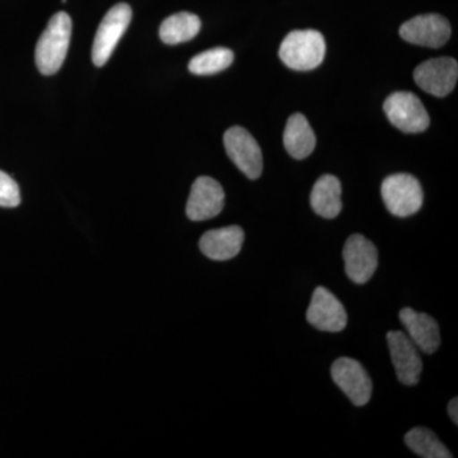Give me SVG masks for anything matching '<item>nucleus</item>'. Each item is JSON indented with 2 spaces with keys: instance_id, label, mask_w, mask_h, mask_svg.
Segmentation results:
<instances>
[{
  "instance_id": "14",
  "label": "nucleus",
  "mask_w": 458,
  "mask_h": 458,
  "mask_svg": "<svg viewBox=\"0 0 458 458\" xmlns=\"http://www.w3.org/2000/svg\"><path fill=\"white\" fill-rule=\"evenodd\" d=\"M245 233L238 225L208 231L200 238L199 247L210 260L225 261L236 258L242 249Z\"/></svg>"
},
{
  "instance_id": "7",
  "label": "nucleus",
  "mask_w": 458,
  "mask_h": 458,
  "mask_svg": "<svg viewBox=\"0 0 458 458\" xmlns=\"http://www.w3.org/2000/svg\"><path fill=\"white\" fill-rule=\"evenodd\" d=\"M331 377L352 405L364 406L372 397V379L360 361L352 358H339L331 366Z\"/></svg>"
},
{
  "instance_id": "12",
  "label": "nucleus",
  "mask_w": 458,
  "mask_h": 458,
  "mask_svg": "<svg viewBox=\"0 0 458 458\" xmlns=\"http://www.w3.org/2000/svg\"><path fill=\"white\" fill-rule=\"evenodd\" d=\"M400 36L419 47H442L451 38V25L439 14H421L400 27Z\"/></svg>"
},
{
  "instance_id": "20",
  "label": "nucleus",
  "mask_w": 458,
  "mask_h": 458,
  "mask_svg": "<svg viewBox=\"0 0 458 458\" xmlns=\"http://www.w3.org/2000/svg\"><path fill=\"white\" fill-rule=\"evenodd\" d=\"M233 60V51L227 47H216L192 57L189 63V71L197 75L216 74L229 68Z\"/></svg>"
},
{
  "instance_id": "15",
  "label": "nucleus",
  "mask_w": 458,
  "mask_h": 458,
  "mask_svg": "<svg viewBox=\"0 0 458 458\" xmlns=\"http://www.w3.org/2000/svg\"><path fill=\"white\" fill-rule=\"evenodd\" d=\"M400 321L406 328L410 339L418 346L419 351L426 354H434L441 345V333L436 319L427 313L414 311L412 309H403L400 311Z\"/></svg>"
},
{
  "instance_id": "2",
  "label": "nucleus",
  "mask_w": 458,
  "mask_h": 458,
  "mask_svg": "<svg viewBox=\"0 0 458 458\" xmlns=\"http://www.w3.org/2000/svg\"><path fill=\"white\" fill-rule=\"evenodd\" d=\"M327 42L315 30L293 31L280 45L279 57L288 68L307 72L318 68L324 62Z\"/></svg>"
},
{
  "instance_id": "5",
  "label": "nucleus",
  "mask_w": 458,
  "mask_h": 458,
  "mask_svg": "<svg viewBox=\"0 0 458 458\" xmlns=\"http://www.w3.org/2000/svg\"><path fill=\"white\" fill-rule=\"evenodd\" d=\"M132 11L125 3L114 5L102 20L92 47V62L104 66L113 55L117 42L131 25Z\"/></svg>"
},
{
  "instance_id": "19",
  "label": "nucleus",
  "mask_w": 458,
  "mask_h": 458,
  "mask_svg": "<svg viewBox=\"0 0 458 458\" xmlns=\"http://www.w3.org/2000/svg\"><path fill=\"white\" fill-rule=\"evenodd\" d=\"M405 443L410 450L423 458L452 457V454L447 450V447L428 428L418 427L409 430L405 436Z\"/></svg>"
},
{
  "instance_id": "1",
  "label": "nucleus",
  "mask_w": 458,
  "mask_h": 458,
  "mask_svg": "<svg viewBox=\"0 0 458 458\" xmlns=\"http://www.w3.org/2000/svg\"><path fill=\"white\" fill-rule=\"evenodd\" d=\"M72 38V20L65 12L54 14L36 47L35 59L44 75L55 74L64 63Z\"/></svg>"
},
{
  "instance_id": "9",
  "label": "nucleus",
  "mask_w": 458,
  "mask_h": 458,
  "mask_svg": "<svg viewBox=\"0 0 458 458\" xmlns=\"http://www.w3.org/2000/svg\"><path fill=\"white\" fill-rule=\"evenodd\" d=\"M345 273L355 284H364L375 276L378 267V251L375 243L361 234H352L343 250Z\"/></svg>"
},
{
  "instance_id": "11",
  "label": "nucleus",
  "mask_w": 458,
  "mask_h": 458,
  "mask_svg": "<svg viewBox=\"0 0 458 458\" xmlns=\"http://www.w3.org/2000/svg\"><path fill=\"white\" fill-rule=\"evenodd\" d=\"M307 321L318 330L340 333L348 324V313L335 295L325 286H318L307 310Z\"/></svg>"
},
{
  "instance_id": "8",
  "label": "nucleus",
  "mask_w": 458,
  "mask_h": 458,
  "mask_svg": "<svg viewBox=\"0 0 458 458\" xmlns=\"http://www.w3.org/2000/svg\"><path fill=\"white\" fill-rule=\"evenodd\" d=\"M386 339L397 379L405 386L418 385L423 372V360L418 346L403 331H388Z\"/></svg>"
},
{
  "instance_id": "10",
  "label": "nucleus",
  "mask_w": 458,
  "mask_h": 458,
  "mask_svg": "<svg viewBox=\"0 0 458 458\" xmlns=\"http://www.w3.org/2000/svg\"><path fill=\"white\" fill-rule=\"evenodd\" d=\"M458 64L454 57H437L415 69L414 80L421 89L436 98H445L456 87Z\"/></svg>"
},
{
  "instance_id": "6",
  "label": "nucleus",
  "mask_w": 458,
  "mask_h": 458,
  "mask_svg": "<svg viewBox=\"0 0 458 458\" xmlns=\"http://www.w3.org/2000/svg\"><path fill=\"white\" fill-rule=\"evenodd\" d=\"M225 152L250 180H256L262 174V153L255 138L246 129L233 126L225 134Z\"/></svg>"
},
{
  "instance_id": "3",
  "label": "nucleus",
  "mask_w": 458,
  "mask_h": 458,
  "mask_svg": "<svg viewBox=\"0 0 458 458\" xmlns=\"http://www.w3.org/2000/svg\"><path fill=\"white\" fill-rule=\"evenodd\" d=\"M381 195L388 212L400 218L412 216L423 207V189L412 174H396L386 177Z\"/></svg>"
},
{
  "instance_id": "21",
  "label": "nucleus",
  "mask_w": 458,
  "mask_h": 458,
  "mask_svg": "<svg viewBox=\"0 0 458 458\" xmlns=\"http://www.w3.org/2000/svg\"><path fill=\"white\" fill-rule=\"evenodd\" d=\"M21 203V192L16 181L0 171V207L16 208Z\"/></svg>"
},
{
  "instance_id": "13",
  "label": "nucleus",
  "mask_w": 458,
  "mask_h": 458,
  "mask_svg": "<svg viewBox=\"0 0 458 458\" xmlns=\"http://www.w3.org/2000/svg\"><path fill=\"white\" fill-rule=\"evenodd\" d=\"M225 190L218 181L201 176L192 183L186 214L194 222L207 221L221 214L225 208Z\"/></svg>"
},
{
  "instance_id": "17",
  "label": "nucleus",
  "mask_w": 458,
  "mask_h": 458,
  "mask_svg": "<svg viewBox=\"0 0 458 458\" xmlns=\"http://www.w3.org/2000/svg\"><path fill=\"white\" fill-rule=\"evenodd\" d=\"M284 146L286 152L295 159L307 158L315 150V131L304 114H294L289 117L284 131Z\"/></svg>"
},
{
  "instance_id": "4",
  "label": "nucleus",
  "mask_w": 458,
  "mask_h": 458,
  "mask_svg": "<svg viewBox=\"0 0 458 458\" xmlns=\"http://www.w3.org/2000/svg\"><path fill=\"white\" fill-rule=\"evenodd\" d=\"M384 110L394 128L408 134L427 131L429 126L427 108L414 93H393L386 99Z\"/></svg>"
},
{
  "instance_id": "22",
  "label": "nucleus",
  "mask_w": 458,
  "mask_h": 458,
  "mask_svg": "<svg viewBox=\"0 0 458 458\" xmlns=\"http://www.w3.org/2000/svg\"><path fill=\"white\" fill-rule=\"evenodd\" d=\"M458 400L457 397L452 399L448 403V414H450L451 420L454 421V426L458 424Z\"/></svg>"
},
{
  "instance_id": "18",
  "label": "nucleus",
  "mask_w": 458,
  "mask_h": 458,
  "mask_svg": "<svg viewBox=\"0 0 458 458\" xmlns=\"http://www.w3.org/2000/svg\"><path fill=\"white\" fill-rule=\"evenodd\" d=\"M201 29V21L197 14L180 12L165 18L159 29V38L167 45L182 44L192 40Z\"/></svg>"
},
{
  "instance_id": "16",
  "label": "nucleus",
  "mask_w": 458,
  "mask_h": 458,
  "mask_svg": "<svg viewBox=\"0 0 458 458\" xmlns=\"http://www.w3.org/2000/svg\"><path fill=\"white\" fill-rule=\"evenodd\" d=\"M342 182L333 174H324L313 186L310 203L313 212L322 218L334 219L343 209Z\"/></svg>"
}]
</instances>
